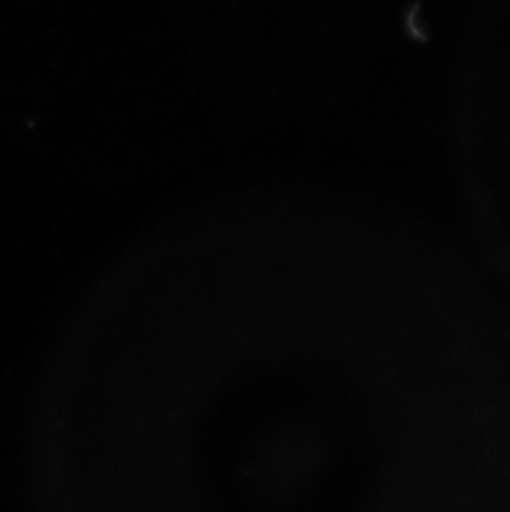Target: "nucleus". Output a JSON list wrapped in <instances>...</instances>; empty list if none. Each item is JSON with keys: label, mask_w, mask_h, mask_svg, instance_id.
<instances>
[]
</instances>
